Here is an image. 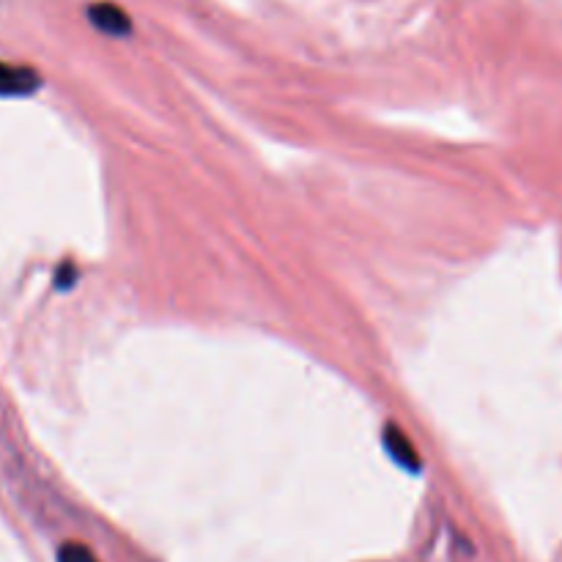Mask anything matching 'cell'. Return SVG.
<instances>
[{
    "mask_svg": "<svg viewBox=\"0 0 562 562\" xmlns=\"http://www.w3.org/2000/svg\"><path fill=\"white\" fill-rule=\"evenodd\" d=\"M88 20L93 22V27H97V31L108 33V36L124 38L132 33L130 14H126V11L115 3H93L91 9H88Z\"/></svg>",
    "mask_w": 562,
    "mask_h": 562,
    "instance_id": "cell-1",
    "label": "cell"
},
{
    "mask_svg": "<svg viewBox=\"0 0 562 562\" xmlns=\"http://www.w3.org/2000/svg\"><path fill=\"white\" fill-rule=\"evenodd\" d=\"M58 562H99L93 558V552L88 547H82V543H64V547L58 549Z\"/></svg>",
    "mask_w": 562,
    "mask_h": 562,
    "instance_id": "cell-4",
    "label": "cell"
},
{
    "mask_svg": "<svg viewBox=\"0 0 562 562\" xmlns=\"http://www.w3.org/2000/svg\"><path fill=\"white\" fill-rule=\"evenodd\" d=\"M384 448H387L390 459H393L395 464H401L409 472H420V456H417L415 445L406 439V434L401 431L398 426L384 428Z\"/></svg>",
    "mask_w": 562,
    "mask_h": 562,
    "instance_id": "cell-3",
    "label": "cell"
},
{
    "mask_svg": "<svg viewBox=\"0 0 562 562\" xmlns=\"http://www.w3.org/2000/svg\"><path fill=\"white\" fill-rule=\"evenodd\" d=\"M38 86H42V77L33 69L0 60V97H27Z\"/></svg>",
    "mask_w": 562,
    "mask_h": 562,
    "instance_id": "cell-2",
    "label": "cell"
}]
</instances>
